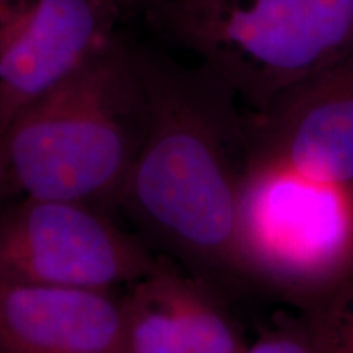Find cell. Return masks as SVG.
Instances as JSON below:
<instances>
[{
	"label": "cell",
	"mask_w": 353,
	"mask_h": 353,
	"mask_svg": "<svg viewBox=\"0 0 353 353\" xmlns=\"http://www.w3.org/2000/svg\"><path fill=\"white\" fill-rule=\"evenodd\" d=\"M148 126L120 205L208 286L247 285L239 255L245 110L213 70L136 43Z\"/></svg>",
	"instance_id": "6da1fadb"
},
{
	"label": "cell",
	"mask_w": 353,
	"mask_h": 353,
	"mask_svg": "<svg viewBox=\"0 0 353 353\" xmlns=\"http://www.w3.org/2000/svg\"><path fill=\"white\" fill-rule=\"evenodd\" d=\"M148 126L136 41L123 32L0 132L12 198L120 203Z\"/></svg>",
	"instance_id": "7a4b0ae2"
},
{
	"label": "cell",
	"mask_w": 353,
	"mask_h": 353,
	"mask_svg": "<svg viewBox=\"0 0 353 353\" xmlns=\"http://www.w3.org/2000/svg\"><path fill=\"white\" fill-rule=\"evenodd\" d=\"M143 19L250 113L353 52V0H164Z\"/></svg>",
	"instance_id": "3957f363"
},
{
	"label": "cell",
	"mask_w": 353,
	"mask_h": 353,
	"mask_svg": "<svg viewBox=\"0 0 353 353\" xmlns=\"http://www.w3.org/2000/svg\"><path fill=\"white\" fill-rule=\"evenodd\" d=\"M239 255L247 285L316 307L353 281V183L245 157Z\"/></svg>",
	"instance_id": "277c9868"
},
{
	"label": "cell",
	"mask_w": 353,
	"mask_h": 353,
	"mask_svg": "<svg viewBox=\"0 0 353 353\" xmlns=\"http://www.w3.org/2000/svg\"><path fill=\"white\" fill-rule=\"evenodd\" d=\"M162 267L99 206L26 196L0 206V280L114 291Z\"/></svg>",
	"instance_id": "5b68a950"
},
{
	"label": "cell",
	"mask_w": 353,
	"mask_h": 353,
	"mask_svg": "<svg viewBox=\"0 0 353 353\" xmlns=\"http://www.w3.org/2000/svg\"><path fill=\"white\" fill-rule=\"evenodd\" d=\"M112 0H0V132L123 33Z\"/></svg>",
	"instance_id": "8992f818"
},
{
	"label": "cell",
	"mask_w": 353,
	"mask_h": 353,
	"mask_svg": "<svg viewBox=\"0 0 353 353\" xmlns=\"http://www.w3.org/2000/svg\"><path fill=\"white\" fill-rule=\"evenodd\" d=\"M247 157L353 183V52L262 112H245Z\"/></svg>",
	"instance_id": "52a82bcc"
},
{
	"label": "cell",
	"mask_w": 353,
	"mask_h": 353,
	"mask_svg": "<svg viewBox=\"0 0 353 353\" xmlns=\"http://www.w3.org/2000/svg\"><path fill=\"white\" fill-rule=\"evenodd\" d=\"M126 296L0 280V353H123Z\"/></svg>",
	"instance_id": "ba28073f"
},
{
	"label": "cell",
	"mask_w": 353,
	"mask_h": 353,
	"mask_svg": "<svg viewBox=\"0 0 353 353\" xmlns=\"http://www.w3.org/2000/svg\"><path fill=\"white\" fill-rule=\"evenodd\" d=\"M245 343L213 288L172 267L126 294L123 353H244Z\"/></svg>",
	"instance_id": "9c48e42d"
},
{
	"label": "cell",
	"mask_w": 353,
	"mask_h": 353,
	"mask_svg": "<svg viewBox=\"0 0 353 353\" xmlns=\"http://www.w3.org/2000/svg\"><path fill=\"white\" fill-rule=\"evenodd\" d=\"M244 353H317L304 321L263 334Z\"/></svg>",
	"instance_id": "30bf717a"
},
{
	"label": "cell",
	"mask_w": 353,
	"mask_h": 353,
	"mask_svg": "<svg viewBox=\"0 0 353 353\" xmlns=\"http://www.w3.org/2000/svg\"><path fill=\"white\" fill-rule=\"evenodd\" d=\"M304 324H306V322H304ZM307 332L311 335L312 343H314L317 353H353V341H350V339H341L334 337V335L317 334L312 332L309 327Z\"/></svg>",
	"instance_id": "8fae6325"
},
{
	"label": "cell",
	"mask_w": 353,
	"mask_h": 353,
	"mask_svg": "<svg viewBox=\"0 0 353 353\" xmlns=\"http://www.w3.org/2000/svg\"><path fill=\"white\" fill-rule=\"evenodd\" d=\"M112 2L120 8L125 19L128 20L131 17H143L149 8L164 2V0H112Z\"/></svg>",
	"instance_id": "7c38bea8"
},
{
	"label": "cell",
	"mask_w": 353,
	"mask_h": 353,
	"mask_svg": "<svg viewBox=\"0 0 353 353\" xmlns=\"http://www.w3.org/2000/svg\"><path fill=\"white\" fill-rule=\"evenodd\" d=\"M10 193H8L7 190V185H6V180H3L2 176V172H0V206L3 205L7 200H10Z\"/></svg>",
	"instance_id": "4fadbf2b"
}]
</instances>
